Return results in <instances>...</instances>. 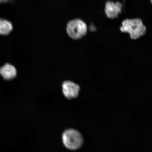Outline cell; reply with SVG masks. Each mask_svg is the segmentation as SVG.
<instances>
[{"mask_svg":"<svg viewBox=\"0 0 152 152\" xmlns=\"http://www.w3.org/2000/svg\"><path fill=\"white\" fill-rule=\"evenodd\" d=\"M63 142L68 149L75 150L82 145L83 138L78 131L73 129H68L64 131L62 134Z\"/></svg>","mask_w":152,"mask_h":152,"instance_id":"cell-2","label":"cell"},{"mask_svg":"<svg viewBox=\"0 0 152 152\" xmlns=\"http://www.w3.org/2000/svg\"><path fill=\"white\" fill-rule=\"evenodd\" d=\"M90 29L91 31H94L96 30V28L94 25L91 24L90 27Z\"/></svg>","mask_w":152,"mask_h":152,"instance_id":"cell-8","label":"cell"},{"mask_svg":"<svg viewBox=\"0 0 152 152\" xmlns=\"http://www.w3.org/2000/svg\"><path fill=\"white\" fill-rule=\"evenodd\" d=\"M12 25L10 22L6 20L0 19V34L7 35L12 29Z\"/></svg>","mask_w":152,"mask_h":152,"instance_id":"cell-7","label":"cell"},{"mask_svg":"<svg viewBox=\"0 0 152 152\" xmlns=\"http://www.w3.org/2000/svg\"><path fill=\"white\" fill-rule=\"evenodd\" d=\"M0 1V2H5V1Z\"/></svg>","mask_w":152,"mask_h":152,"instance_id":"cell-9","label":"cell"},{"mask_svg":"<svg viewBox=\"0 0 152 152\" xmlns=\"http://www.w3.org/2000/svg\"><path fill=\"white\" fill-rule=\"evenodd\" d=\"M63 93L68 99L77 98L79 96L80 87L79 85L71 81H66L62 84Z\"/></svg>","mask_w":152,"mask_h":152,"instance_id":"cell-4","label":"cell"},{"mask_svg":"<svg viewBox=\"0 0 152 152\" xmlns=\"http://www.w3.org/2000/svg\"><path fill=\"white\" fill-rule=\"evenodd\" d=\"M66 31L70 37L73 39H79L86 34L87 25L81 19H74L67 23Z\"/></svg>","mask_w":152,"mask_h":152,"instance_id":"cell-3","label":"cell"},{"mask_svg":"<svg viewBox=\"0 0 152 152\" xmlns=\"http://www.w3.org/2000/svg\"></svg>","mask_w":152,"mask_h":152,"instance_id":"cell-10","label":"cell"},{"mask_svg":"<svg viewBox=\"0 0 152 152\" xmlns=\"http://www.w3.org/2000/svg\"><path fill=\"white\" fill-rule=\"evenodd\" d=\"M122 5L119 1H107L105 5V12L109 18H116L121 11Z\"/></svg>","mask_w":152,"mask_h":152,"instance_id":"cell-5","label":"cell"},{"mask_svg":"<svg viewBox=\"0 0 152 152\" xmlns=\"http://www.w3.org/2000/svg\"><path fill=\"white\" fill-rule=\"evenodd\" d=\"M0 73L4 78L9 80L16 77L17 72L14 66L7 64L0 68Z\"/></svg>","mask_w":152,"mask_h":152,"instance_id":"cell-6","label":"cell"},{"mask_svg":"<svg viewBox=\"0 0 152 152\" xmlns=\"http://www.w3.org/2000/svg\"><path fill=\"white\" fill-rule=\"evenodd\" d=\"M121 31L128 32L132 39H137L145 33L146 28L142 21L138 18L127 19L122 23Z\"/></svg>","mask_w":152,"mask_h":152,"instance_id":"cell-1","label":"cell"}]
</instances>
